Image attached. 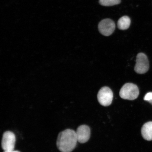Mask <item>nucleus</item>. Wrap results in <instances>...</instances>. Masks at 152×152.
Instances as JSON below:
<instances>
[{
  "mask_svg": "<svg viewBox=\"0 0 152 152\" xmlns=\"http://www.w3.org/2000/svg\"><path fill=\"white\" fill-rule=\"evenodd\" d=\"M77 142L75 131L67 129L59 134L57 140V146L61 152H71L75 149Z\"/></svg>",
  "mask_w": 152,
  "mask_h": 152,
  "instance_id": "obj_1",
  "label": "nucleus"
},
{
  "mask_svg": "<svg viewBox=\"0 0 152 152\" xmlns=\"http://www.w3.org/2000/svg\"><path fill=\"white\" fill-rule=\"evenodd\" d=\"M139 90L137 86L133 83H128L123 85L119 92V95L124 99L133 100L138 98Z\"/></svg>",
  "mask_w": 152,
  "mask_h": 152,
  "instance_id": "obj_2",
  "label": "nucleus"
},
{
  "mask_svg": "<svg viewBox=\"0 0 152 152\" xmlns=\"http://www.w3.org/2000/svg\"><path fill=\"white\" fill-rule=\"evenodd\" d=\"M113 93L111 89L107 87H102L98 93V100L101 105L108 106L113 102Z\"/></svg>",
  "mask_w": 152,
  "mask_h": 152,
  "instance_id": "obj_3",
  "label": "nucleus"
},
{
  "mask_svg": "<svg viewBox=\"0 0 152 152\" xmlns=\"http://www.w3.org/2000/svg\"><path fill=\"white\" fill-rule=\"evenodd\" d=\"M149 64L148 57L143 53H140L137 56L134 71L138 74H145L149 69Z\"/></svg>",
  "mask_w": 152,
  "mask_h": 152,
  "instance_id": "obj_4",
  "label": "nucleus"
},
{
  "mask_svg": "<svg viewBox=\"0 0 152 152\" xmlns=\"http://www.w3.org/2000/svg\"><path fill=\"white\" fill-rule=\"evenodd\" d=\"M16 136L14 133L7 131L3 134L1 140V147L4 151L14 150Z\"/></svg>",
  "mask_w": 152,
  "mask_h": 152,
  "instance_id": "obj_5",
  "label": "nucleus"
},
{
  "mask_svg": "<svg viewBox=\"0 0 152 152\" xmlns=\"http://www.w3.org/2000/svg\"><path fill=\"white\" fill-rule=\"evenodd\" d=\"M100 33L104 36L111 35L115 29V24L113 21L110 19H105L100 22L98 24Z\"/></svg>",
  "mask_w": 152,
  "mask_h": 152,
  "instance_id": "obj_6",
  "label": "nucleus"
},
{
  "mask_svg": "<svg viewBox=\"0 0 152 152\" xmlns=\"http://www.w3.org/2000/svg\"><path fill=\"white\" fill-rule=\"evenodd\" d=\"M77 141L81 143H84L88 141L90 137V128L87 125H81L77 128Z\"/></svg>",
  "mask_w": 152,
  "mask_h": 152,
  "instance_id": "obj_7",
  "label": "nucleus"
},
{
  "mask_svg": "<svg viewBox=\"0 0 152 152\" xmlns=\"http://www.w3.org/2000/svg\"><path fill=\"white\" fill-rule=\"evenodd\" d=\"M141 134L142 137L146 140H152V121L145 123L141 129Z\"/></svg>",
  "mask_w": 152,
  "mask_h": 152,
  "instance_id": "obj_8",
  "label": "nucleus"
},
{
  "mask_svg": "<svg viewBox=\"0 0 152 152\" xmlns=\"http://www.w3.org/2000/svg\"><path fill=\"white\" fill-rule=\"evenodd\" d=\"M131 20L127 16H124L120 18L118 22V27L119 29L125 30L130 27Z\"/></svg>",
  "mask_w": 152,
  "mask_h": 152,
  "instance_id": "obj_9",
  "label": "nucleus"
},
{
  "mask_svg": "<svg viewBox=\"0 0 152 152\" xmlns=\"http://www.w3.org/2000/svg\"><path fill=\"white\" fill-rule=\"evenodd\" d=\"M99 3L104 6L110 7L119 4L121 0H99Z\"/></svg>",
  "mask_w": 152,
  "mask_h": 152,
  "instance_id": "obj_10",
  "label": "nucleus"
},
{
  "mask_svg": "<svg viewBox=\"0 0 152 152\" xmlns=\"http://www.w3.org/2000/svg\"><path fill=\"white\" fill-rule=\"evenodd\" d=\"M144 100L152 104V92H150L146 94L144 97Z\"/></svg>",
  "mask_w": 152,
  "mask_h": 152,
  "instance_id": "obj_11",
  "label": "nucleus"
},
{
  "mask_svg": "<svg viewBox=\"0 0 152 152\" xmlns=\"http://www.w3.org/2000/svg\"><path fill=\"white\" fill-rule=\"evenodd\" d=\"M4 152H20L18 151H15L14 150H11V151H4Z\"/></svg>",
  "mask_w": 152,
  "mask_h": 152,
  "instance_id": "obj_12",
  "label": "nucleus"
}]
</instances>
